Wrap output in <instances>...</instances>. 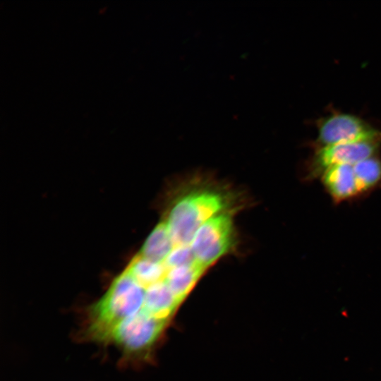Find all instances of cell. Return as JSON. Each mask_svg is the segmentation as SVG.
<instances>
[{
	"label": "cell",
	"mask_w": 381,
	"mask_h": 381,
	"mask_svg": "<svg viewBox=\"0 0 381 381\" xmlns=\"http://www.w3.org/2000/svg\"><path fill=\"white\" fill-rule=\"evenodd\" d=\"M226 203L220 193L207 190L191 191L178 199L166 222L174 246H189L205 222L223 213Z\"/></svg>",
	"instance_id": "obj_1"
},
{
	"label": "cell",
	"mask_w": 381,
	"mask_h": 381,
	"mask_svg": "<svg viewBox=\"0 0 381 381\" xmlns=\"http://www.w3.org/2000/svg\"><path fill=\"white\" fill-rule=\"evenodd\" d=\"M234 226L224 212L205 222L195 233L190 248L196 262L207 269L229 252L233 245Z\"/></svg>",
	"instance_id": "obj_2"
},
{
	"label": "cell",
	"mask_w": 381,
	"mask_h": 381,
	"mask_svg": "<svg viewBox=\"0 0 381 381\" xmlns=\"http://www.w3.org/2000/svg\"><path fill=\"white\" fill-rule=\"evenodd\" d=\"M381 142V132L360 118L344 113L323 119L318 126L320 147L341 143Z\"/></svg>",
	"instance_id": "obj_3"
},
{
	"label": "cell",
	"mask_w": 381,
	"mask_h": 381,
	"mask_svg": "<svg viewBox=\"0 0 381 381\" xmlns=\"http://www.w3.org/2000/svg\"><path fill=\"white\" fill-rule=\"evenodd\" d=\"M380 142L341 143L320 147L315 152L307 176H320L328 168L340 164L353 165L360 161L375 156Z\"/></svg>",
	"instance_id": "obj_4"
},
{
	"label": "cell",
	"mask_w": 381,
	"mask_h": 381,
	"mask_svg": "<svg viewBox=\"0 0 381 381\" xmlns=\"http://www.w3.org/2000/svg\"><path fill=\"white\" fill-rule=\"evenodd\" d=\"M320 176L323 186L336 202L356 198L363 193L351 164L331 167Z\"/></svg>",
	"instance_id": "obj_5"
},
{
	"label": "cell",
	"mask_w": 381,
	"mask_h": 381,
	"mask_svg": "<svg viewBox=\"0 0 381 381\" xmlns=\"http://www.w3.org/2000/svg\"><path fill=\"white\" fill-rule=\"evenodd\" d=\"M205 270L206 269L198 262L191 265L168 269L165 281L176 297L181 302Z\"/></svg>",
	"instance_id": "obj_6"
},
{
	"label": "cell",
	"mask_w": 381,
	"mask_h": 381,
	"mask_svg": "<svg viewBox=\"0 0 381 381\" xmlns=\"http://www.w3.org/2000/svg\"><path fill=\"white\" fill-rule=\"evenodd\" d=\"M174 246L167 222H162L150 234L140 254L154 262L164 263Z\"/></svg>",
	"instance_id": "obj_7"
},
{
	"label": "cell",
	"mask_w": 381,
	"mask_h": 381,
	"mask_svg": "<svg viewBox=\"0 0 381 381\" xmlns=\"http://www.w3.org/2000/svg\"><path fill=\"white\" fill-rule=\"evenodd\" d=\"M126 270L143 289L165 280L168 270L164 263L154 262L140 253L131 260Z\"/></svg>",
	"instance_id": "obj_8"
},
{
	"label": "cell",
	"mask_w": 381,
	"mask_h": 381,
	"mask_svg": "<svg viewBox=\"0 0 381 381\" xmlns=\"http://www.w3.org/2000/svg\"><path fill=\"white\" fill-rule=\"evenodd\" d=\"M353 167L363 193L381 182V159L375 155L358 162Z\"/></svg>",
	"instance_id": "obj_9"
},
{
	"label": "cell",
	"mask_w": 381,
	"mask_h": 381,
	"mask_svg": "<svg viewBox=\"0 0 381 381\" xmlns=\"http://www.w3.org/2000/svg\"><path fill=\"white\" fill-rule=\"evenodd\" d=\"M196 262L193 252L189 246H176L164 261L167 269L188 266Z\"/></svg>",
	"instance_id": "obj_10"
}]
</instances>
